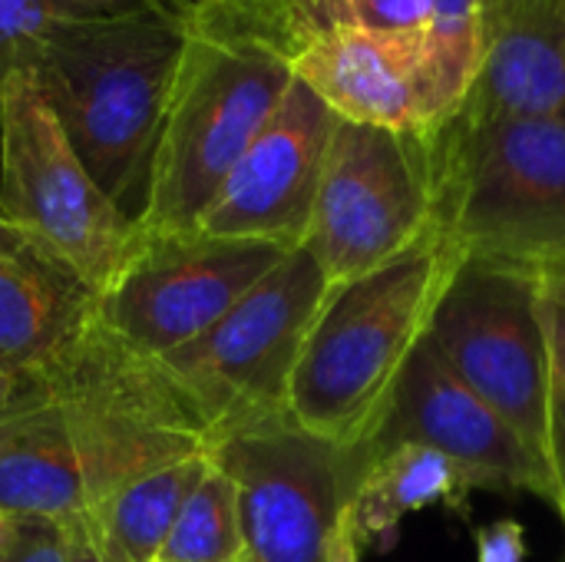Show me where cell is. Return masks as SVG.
<instances>
[{"label": "cell", "instance_id": "1", "mask_svg": "<svg viewBox=\"0 0 565 562\" xmlns=\"http://www.w3.org/2000/svg\"><path fill=\"white\" fill-rule=\"evenodd\" d=\"M288 0H189L185 50L149 159L136 232H192L278 109L291 73Z\"/></svg>", "mask_w": 565, "mask_h": 562}, {"label": "cell", "instance_id": "2", "mask_svg": "<svg viewBox=\"0 0 565 562\" xmlns=\"http://www.w3.org/2000/svg\"><path fill=\"white\" fill-rule=\"evenodd\" d=\"M189 0H126L60 17L26 73L86 172L126 215L146 189L149 159L185 50Z\"/></svg>", "mask_w": 565, "mask_h": 562}, {"label": "cell", "instance_id": "3", "mask_svg": "<svg viewBox=\"0 0 565 562\" xmlns=\"http://www.w3.org/2000/svg\"><path fill=\"white\" fill-rule=\"evenodd\" d=\"M460 258L434 225L401 258L331 285L288 384V417L341 450L364 447Z\"/></svg>", "mask_w": 565, "mask_h": 562}, {"label": "cell", "instance_id": "4", "mask_svg": "<svg viewBox=\"0 0 565 562\" xmlns=\"http://www.w3.org/2000/svg\"><path fill=\"white\" fill-rule=\"evenodd\" d=\"M427 149L434 225L460 255L526 268L565 255V126L454 113Z\"/></svg>", "mask_w": 565, "mask_h": 562}, {"label": "cell", "instance_id": "5", "mask_svg": "<svg viewBox=\"0 0 565 562\" xmlns=\"http://www.w3.org/2000/svg\"><path fill=\"white\" fill-rule=\"evenodd\" d=\"M328 288L318 262L291 248L212 328L156 358L209 444L288 414V384Z\"/></svg>", "mask_w": 565, "mask_h": 562}, {"label": "cell", "instance_id": "6", "mask_svg": "<svg viewBox=\"0 0 565 562\" xmlns=\"http://www.w3.org/2000/svg\"><path fill=\"white\" fill-rule=\"evenodd\" d=\"M0 222L46 265L99 291L132 242L26 70L0 83Z\"/></svg>", "mask_w": 565, "mask_h": 562}, {"label": "cell", "instance_id": "7", "mask_svg": "<svg viewBox=\"0 0 565 562\" xmlns=\"http://www.w3.org/2000/svg\"><path fill=\"white\" fill-rule=\"evenodd\" d=\"M43 388L70 431L86 484V513L129 480L209 450L199 421L156 361L113 341L96 318Z\"/></svg>", "mask_w": 565, "mask_h": 562}, {"label": "cell", "instance_id": "8", "mask_svg": "<svg viewBox=\"0 0 565 562\" xmlns=\"http://www.w3.org/2000/svg\"><path fill=\"white\" fill-rule=\"evenodd\" d=\"M424 341L546 460L556 384L533 268L463 255Z\"/></svg>", "mask_w": 565, "mask_h": 562}, {"label": "cell", "instance_id": "9", "mask_svg": "<svg viewBox=\"0 0 565 562\" xmlns=\"http://www.w3.org/2000/svg\"><path fill=\"white\" fill-rule=\"evenodd\" d=\"M434 232L427 136L338 119L301 248L328 285L361 278Z\"/></svg>", "mask_w": 565, "mask_h": 562}, {"label": "cell", "instance_id": "10", "mask_svg": "<svg viewBox=\"0 0 565 562\" xmlns=\"http://www.w3.org/2000/svg\"><path fill=\"white\" fill-rule=\"evenodd\" d=\"M288 248L192 232H136L93 295L96 325L139 358H162L212 328Z\"/></svg>", "mask_w": 565, "mask_h": 562}, {"label": "cell", "instance_id": "11", "mask_svg": "<svg viewBox=\"0 0 565 562\" xmlns=\"http://www.w3.org/2000/svg\"><path fill=\"white\" fill-rule=\"evenodd\" d=\"M209 460L235 484L245 562H328L351 497L348 450L278 414L212 441Z\"/></svg>", "mask_w": 565, "mask_h": 562}, {"label": "cell", "instance_id": "12", "mask_svg": "<svg viewBox=\"0 0 565 562\" xmlns=\"http://www.w3.org/2000/svg\"><path fill=\"white\" fill-rule=\"evenodd\" d=\"M397 444H420L450 457L467 467L483 490L533 494L553 507V474L546 460L473 388H467L427 341H420L404 364L371 441L348 450L351 487L367 457Z\"/></svg>", "mask_w": 565, "mask_h": 562}, {"label": "cell", "instance_id": "13", "mask_svg": "<svg viewBox=\"0 0 565 562\" xmlns=\"http://www.w3.org/2000/svg\"><path fill=\"white\" fill-rule=\"evenodd\" d=\"M291 73L338 119L427 136L460 99L447 89L420 30L331 26L291 50Z\"/></svg>", "mask_w": 565, "mask_h": 562}, {"label": "cell", "instance_id": "14", "mask_svg": "<svg viewBox=\"0 0 565 562\" xmlns=\"http://www.w3.org/2000/svg\"><path fill=\"white\" fill-rule=\"evenodd\" d=\"M334 123L338 116L301 79H291L195 229L288 252L301 248Z\"/></svg>", "mask_w": 565, "mask_h": 562}, {"label": "cell", "instance_id": "15", "mask_svg": "<svg viewBox=\"0 0 565 562\" xmlns=\"http://www.w3.org/2000/svg\"><path fill=\"white\" fill-rule=\"evenodd\" d=\"M457 113L565 126V0L483 3V56Z\"/></svg>", "mask_w": 565, "mask_h": 562}, {"label": "cell", "instance_id": "16", "mask_svg": "<svg viewBox=\"0 0 565 562\" xmlns=\"http://www.w3.org/2000/svg\"><path fill=\"white\" fill-rule=\"evenodd\" d=\"M93 325V291L36 258L0 248V374L40 384Z\"/></svg>", "mask_w": 565, "mask_h": 562}, {"label": "cell", "instance_id": "17", "mask_svg": "<svg viewBox=\"0 0 565 562\" xmlns=\"http://www.w3.org/2000/svg\"><path fill=\"white\" fill-rule=\"evenodd\" d=\"M477 490L483 484L450 457L420 444H397L358 467L344 517L361 550H387L411 513L444 507L467 517Z\"/></svg>", "mask_w": 565, "mask_h": 562}, {"label": "cell", "instance_id": "18", "mask_svg": "<svg viewBox=\"0 0 565 562\" xmlns=\"http://www.w3.org/2000/svg\"><path fill=\"white\" fill-rule=\"evenodd\" d=\"M0 513L66 523L86 513L83 470L56 401H36L0 417Z\"/></svg>", "mask_w": 565, "mask_h": 562}, {"label": "cell", "instance_id": "19", "mask_svg": "<svg viewBox=\"0 0 565 562\" xmlns=\"http://www.w3.org/2000/svg\"><path fill=\"white\" fill-rule=\"evenodd\" d=\"M209 467V450L169 460L83 513L103 562H156L182 503Z\"/></svg>", "mask_w": 565, "mask_h": 562}, {"label": "cell", "instance_id": "20", "mask_svg": "<svg viewBox=\"0 0 565 562\" xmlns=\"http://www.w3.org/2000/svg\"><path fill=\"white\" fill-rule=\"evenodd\" d=\"M156 562H245L235 484L209 460Z\"/></svg>", "mask_w": 565, "mask_h": 562}, {"label": "cell", "instance_id": "21", "mask_svg": "<svg viewBox=\"0 0 565 562\" xmlns=\"http://www.w3.org/2000/svg\"><path fill=\"white\" fill-rule=\"evenodd\" d=\"M483 3L487 0H430L424 26L427 50L460 103L467 99L483 56Z\"/></svg>", "mask_w": 565, "mask_h": 562}, {"label": "cell", "instance_id": "22", "mask_svg": "<svg viewBox=\"0 0 565 562\" xmlns=\"http://www.w3.org/2000/svg\"><path fill=\"white\" fill-rule=\"evenodd\" d=\"M295 46L331 26L361 30H420L430 17V0H288Z\"/></svg>", "mask_w": 565, "mask_h": 562}, {"label": "cell", "instance_id": "23", "mask_svg": "<svg viewBox=\"0 0 565 562\" xmlns=\"http://www.w3.org/2000/svg\"><path fill=\"white\" fill-rule=\"evenodd\" d=\"M70 0H0V83L13 70H26L46 30L73 13Z\"/></svg>", "mask_w": 565, "mask_h": 562}, {"label": "cell", "instance_id": "24", "mask_svg": "<svg viewBox=\"0 0 565 562\" xmlns=\"http://www.w3.org/2000/svg\"><path fill=\"white\" fill-rule=\"evenodd\" d=\"M533 272H536L540 318H543V331H546L553 384L565 391V255L533 268Z\"/></svg>", "mask_w": 565, "mask_h": 562}, {"label": "cell", "instance_id": "25", "mask_svg": "<svg viewBox=\"0 0 565 562\" xmlns=\"http://www.w3.org/2000/svg\"><path fill=\"white\" fill-rule=\"evenodd\" d=\"M0 562H66V527L40 517L13 520L0 543Z\"/></svg>", "mask_w": 565, "mask_h": 562}, {"label": "cell", "instance_id": "26", "mask_svg": "<svg viewBox=\"0 0 565 562\" xmlns=\"http://www.w3.org/2000/svg\"><path fill=\"white\" fill-rule=\"evenodd\" d=\"M477 562H523L526 560V533L516 520H497L473 533Z\"/></svg>", "mask_w": 565, "mask_h": 562}, {"label": "cell", "instance_id": "27", "mask_svg": "<svg viewBox=\"0 0 565 562\" xmlns=\"http://www.w3.org/2000/svg\"><path fill=\"white\" fill-rule=\"evenodd\" d=\"M546 467L553 474V510L565 527V391H553L550 404V434H546Z\"/></svg>", "mask_w": 565, "mask_h": 562}, {"label": "cell", "instance_id": "28", "mask_svg": "<svg viewBox=\"0 0 565 562\" xmlns=\"http://www.w3.org/2000/svg\"><path fill=\"white\" fill-rule=\"evenodd\" d=\"M43 391L46 388H40V384H30V381H17V378L0 374V417L10 414V411H17V407H23V404H30V401H36Z\"/></svg>", "mask_w": 565, "mask_h": 562}, {"label": "cell", "instance_id": "29", "mask_svg": "<svg viewBox=\"0 0 565 562\" xmlns=\"http://www.w3.org/2000/svg\"><path fill=\"white\" fill-rule=\"evenodd\" d=\"M328 562H361V547H358V540H354V533H351L348 517L341 520V527H338V533H334V540H331Z\"/></svg>", "mask_w": 565, "mask_h": 562}, {"label": "cell", "instance_id": "30", "mask_svg": "<svg viewBox=\"0 0 565 562\" xmlns=\"http://www.w3.org/2000/svg\"><path fill=\"white\" fill-rule=\"evenodd\" d=\"M73 7H113V3H126V0H70Z\"/></svg>", "mask_w": 565, "mask_h": 562}, {"label": "cell", "instance_id": "31", "mask_svg": "<svg viewBox=\"0 0 565 562\" xmlns=\"http://www.w3.org/2000/svg\"><path fill=\"white\" fill-rule=\"evenodd\" d=\"M17 245H20V242H17V238L10 235V229L0 222V248H17Z\"/></svg>", "mask_w": 565, "mask_h": 562}, {"label": "cell", "instance_id": "32", "mask_svg": "<svg viewBox=\"0 0 565 562\" xmlns=\"http://www.w3.org/2000/svg\"><path fill=\"white\" fill-rule=\"evenodd\" d=\"M10 523H13V517L0 513V543H3V540H7V533H10Z\"/></svg>", "mask_w": 565, "mask_h": 562}]
</instances>
